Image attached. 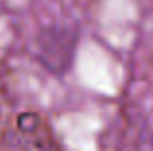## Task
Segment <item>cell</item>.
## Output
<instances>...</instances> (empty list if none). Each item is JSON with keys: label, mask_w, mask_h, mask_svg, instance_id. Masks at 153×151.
Here are the masks:
<instances>
[{"label": "cell", "mask_w": 153, "mask_h": 151, "mask_svg": "<svg viewBox=\"0 0 153 151\" xmlns=\"http://www.w3.org/2000/svg\"><path fill=\"white\" fill-rule=\"evenodd\" d=\"M39 49H41V58L43 62H47V66L54 70H62L72 58L74 39H68L66 31L49 29L39 41Z\"/></svg>", "instance_id": "cell-1"}]
</instances>
